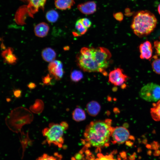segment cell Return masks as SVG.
I'll return each instance as SVG.
<instances>
[{"mask_svg": "<svg viewBox=\"0 0 160 160\" xmlns=\"http://www.w3.org/2000/svg\"><path fill=\"white\" fill-rule=\"evenodd\" d=\"M111 123L110 119L91 122L84 132L85 141L94 147H101L108 145L113 128Z\"/></svg>", "mask_w": 160, "mask_h": 160, "instance_id": "obj_1", "label": "cell"}, {"mask_svg": "<svg viewBox=\"0 0 160 160\" xmlns=\"http://www.w3.org/2000/svg\"><path fill=\"white\" fill-rule=\"evenodd\" d=\"M157 22L153 13L147 10H141L134 15L131 27L134 33L140 37L150 34L156 28Z\"/></svg>", "mask_w": 160, "mask_h": 160, "instance_id": "obj_2", "label": "cell"}, {"mask_svg": "<svg viewBox=\"0 0 160 160\" xmlns=\"http://www.w3.org/2000/svg\"><path fill=\"white\" fill-rule=\"evenodd\" d=\"M77 62L79 67L84 71L100 72L104 75H107L106 72L100 68L95 58L94 48H82L77 57Z\"/></svg>", "mask_w": 160, "mask_h": 160, "instance_id": "obj_3", "label": "cell"}, {"mask_svg": "<svg viewBox=\"0 0 160 160\" xmlns=\"http://www.w3.org/2000/svg\"><path fill=\"white\" fill-rule=\"evenodd\" d=\"M65 131L61 126L58 124L51 123L49 124V127L44 128L42 133L46 138L48 143L61 147L64 143L63 132Z\"/></svg>", "mask_w": 160, "mask_h": 160, "instance_id": "obj_4", "label": "cell"}, {"mask_svg": "<svg viewBox=\"0 0 160 160\" xmlns=\"http://www.w3.org/2000/svg\"><path fill=\"white\" fill-rule=\"evenodd\" d=\"M12 114L13 131L17 132L21 131L23 125L30 124L33 119L32 113L23 107H18L14 110Z\"/></svg>", "mask_w": 160, "mask_h": 160, "instance_id": "obj_5", "label": "cell"}, {"mask_svg": "<svg viewBox=\"0 0 160 160\" xmlns=\"http://www.w3.org/2000/svg\"><path fill=\"white\" fill-rule=\"evenodd\" d=\"M139 95L147 101H157L160 99V85L154 83H148L141 88Z\"/></svg>", "mask_w": 160, "mask_h": 160, "instance_id": "obj_6", "label": "cell"}, {"mask_svg": "<svg viewBox=\"0 0 160 160\" xmlns=\"http://www.w3.org/2000/svg\"><path fill=\"white\" fill-rule=\"evenodd\" d=\"M95 58L100 68L103 70L107 68L109 64V60L111 54L107 49L102 47L94 48Z\"/></svg>", "mask_w": 160, "mask_h": 160, "instance_id": "obj_7", "label": "cell"}, {"mask_svg": "<svg viewBox=\"0 0 160 160\" xmlns=\"http://www.w3.org/2000/svg\"><path fill=\"white\" fill-rule=\"evenodd\" d=\"M111 137L113 142L115 143L122 144L129 139L134 140V137L130 135L129 130L124 127H113Z\"/></svg>", "mask_w": 160, "mask_h": 160, "instance_id": "obj_8", "label": "cell"}, {"mask_svg": "<svg viewBox=\"0 0 160 160\" xmlns=\"http://www.w3.org/2000/svg\"><path fill=\"white\" fill-rule=\"evenodd\" d=\"M48 69L49 74L56 80H59L63 77L64 74L63 64L59 60H55L50 62Z\"/></svg>", "mask_w": 160, "mask_h": 160, "instance_id": "obj_9", "label": "cell"}, {"mask_svg": "<svg viewBox=\"0 0 160 160\" xmlns=\"http://www.w3.org/2000/svg\"><path fill=\"white\" fill-rule=\"evenodd\" d=\"M78 9L82 13L89 15L95 12L97 9V5L93 1H89L78 4Z\"/></svg>", "mask_w": 160, "mask_h": 160, "instance_id": "obj_10", "label": "cell"}, {"mask_svg": "<svg viewBox=\"0 0 160 160\" xmlns=\"http://www.w3.org/2000/svg\"><path fill=\"white\" fill-rule=\"evenodd\" d=\"M140 57L143 59H149L152 55V48L151 42L148 41L141 44L139 47Z\"/></svg>", "mask_w": 160, "mask_h": 160, "instance_id": "obj_11", "label": "cell"}, {"mask_svg": "<svg viewBox=\"0 0 160 160\" xmlns=\"http://www.w3.org/2000/svg\"><path fill=\"white\" fill-rule=\"evenodd\" d=\"M49 30V26L44 22H41L37 24L34 28L35 35L40 38L44 37L47 36Z\"/></svg>", "mask_w": 160, "mask_h": 160, "instance_id": "obj_12", "label": "cell"}, {"mask_svg": "<svg viewBox=\"0 0 160 160\" xmlns=\"http://www.w3.org/2000/svg\"><path fill=\"white\" fill-rule=\"evenodd\" d=\"M101 106L97 102L92 101L89 102L86 106V110L88 114L92 116H96L99 113Z\"/></svg>", "mask_w": 160, "mask_h": 160, "instance_id": "obj_13", "label": "cell"}, {"mask_svg": "<svg viewBox=\"0 0 160 160\" xmlns=\"http://www.w3.org/2000/svg\"><path fill=\"white\" fill-rule=\"evenodd\" d=\"M28 6L32 13L37 12L39 9L44 10L46 0H27Z\"/></svg>", "mask_w": 160, "mask_h": 160, "instance_id": "obj_14", "label": "cell"}, {"mask_svg": "<svg viewBox=\"0 0 160 160\" xmlns=\"http://www.w3.org/2000/svg\"><path fill=\"white\" fill-rule=\"evenodd\" d=\"M41 56L45 61L51 62L55 60L56 54L55 51L50 47L44 49L41 52Z\"/></svg>", "mask_w": 160, "mask_h": 160, "instance_id": "obj_15", "label": "cell"}, {"mask_svg": "<svg viewBox=\"0 0 160 160\" xmlns=\"http://www.w3.org/2000/svg\"><path fill=\"white\" fill-rule=\"evenodd\" d=\"M74 3V0H55V4L57 8L64 10L70 9Z\"/></svg>", "mask_w": 160, "mask_h": 160, "instance_id": "obj_16", "label": "cell"}, {"mask_svg": "<svg viewBox=\"0 0 160 160\" xmlns=\"http://www.w3.org/2000/svg\"><path fill=\"white\" fill-rule=\"evenodd\" d=\"M150 113L153 120L156 121H160V100L153 104Z\"/></svg>", "mask_w": 160, "mask_h": 160, "instance_id": "obj_17", "label": "cell"}, {"mask_svg": "<svg viewBox=\"0 0 160 160\" xmlns=\"http://www.w3.org/2000/svg\"><path fill=\"white\" fill-rule=\"evenodd\" d=\"M122 69L118 68L111 71L109 74V81L114 84L124 74Z\"/></svg>", "mask_w": 160, "mask_h": 160, "instance_id": "obj_18", "label": "cell"}, {"mask_svg": "<svg viewBox=\"0 0 160 160\" xmlns=\"http://www.w3.org/2000/svg\"><path fill=\"white\" fill-rule=\"evenodd\" d=\"M72 119L76 122L84 120L86 118L84 111L79 107H77L73 111L72 113Z\"/></svg>", "mask_w": 160, "mask_h": 160, "instance_id": "obj_19", "label": "cell"}, {"mask_svg": "<svg viewBox=\"0 0 160 160\" xmlns=\"http://www.w3.org/2000/svg\"><path fill=\"white\" fill-rule=\"evenodd\" d=\"M5 61L9 63L13 64L16 62L17 58L15 55L13 54V50L11 48L4 51L2 54Z\"/></svg>", "mask_w": 160, "mask_h": 160, "instance_id": "obj_20", "label": "cell"}, {"mask_svg": "<svg viewBox=\"0 0 160 160\" xmlns=\"http://www.w3.org/2000/svg\"><path fill=\"white\" fill-rule=\"evenodd\" d=\"M44 109V103L42 100L36 99L34 103L30 107V110L33 113L36 114H40Z\"/></svg>", "mask_w": 160, "mask_h": 160, "instance_id": "obj_21", "label": "cell"}, {"mask_svg": "<svg viewBox=\"0 0 160 160\" xmlns=\"http://www.w3.org/2000/svg\"><path fill=\"white\" fill-rule=\"evenodd\" d=\"M75 28L77 32H73L75 36H81L85 34L87 30L82 23L81 19L78 20L75 24Z\"/></svg>", "mask_w": 160, "mask_h": 160, "instance_id": "obj_22", "label": "cell"}, {"mask_svg": "<svg viewBox=\"0 0 160 160\" xmlns=\"http://www.w3.org/2000/svg\"><path fill=\"white\" fill-rule=\"evenodd\" d=\"M46 17L47 20L49 22L55 23L58 20L59 14L56 11L52 9L48 11L46 13Z\"/></svg>", "mask_w": 160, "mask_h": 160, "instance_id": "obj_23", "label": "cell"}, {"mask_svg": "<svg viewBox=\"0 0 160 160\" xmlns=\"http://www.w3.org/2000/svg\"><path fill=\"white\" fill-rule=\"evenodd\" d=\"M83 75L82 72L78 70H73L70 75L71 80L74 82L79 81L83 78Z\"/></svg>", "mask_w": 160, "mask_h": 160, "instance_id": "obj_24", "label": "cell"}, {"mask_svg": "<svg viewBox=\"0 0 160 160\" xmlns=\"http://www.w3.org/2000/svg\"><path fill=\"white\" fill-rule=\"evenodd\" d=\"M153 57L154 60L151 63L152 69L156 73L160 74V58L156 55Z\"/></svg>", "mask_w": 160, "mask_h": 160, "instance_id": "obj_25", "label": "cell"}, {"mask_svg": "<svg viewBox=\"0 0 160 160\" xmlns=\"http://www.w3.org/2000/svg\"><path fill=\"white\" fill-rule=\"evenodd\" d=\"M55 155L54 156L44 153L39 157L36 160H61L60 155L55 153Z\"/></svg>", "mask_w": 160, "mask_h": 160, "instance_id": "obj_26", "label": "cell"}, {"mask_svg": "<svg viewBox=\"0 0 160 160\" xmlns=\"http://www.w3.org/2000/svg\"><path fill=\"white\" fill-rule=\"evenodd\" d=\"M53 78L50 74H47L42 78L43 84L45 85H51L52 83V79Z\"/></svg>", "mask_w": 160, "mask_h": 160, "instance_id": "obj_27", "label": "cell"}, {"mask_svg": "<svg viewBox=\"0 0 160 160\" xmlns=\"http://www.w3.org/2000/svg\"><path fill=\"white\" fill-rule=\"evenodd\" d=\"M82 23L84 26L88 29L91 26L92 22L90 20L87 18H83L81 19Z\"/></svg>", "mask_w": 160, "mask_h": 160, "instance_id": "obj_28", "label": "cell"}, {"mask_svg": "<svg viewBox=\"0 0 160 160\" xmlns=\"http://www.w3.org/2000/svg\"><path fill=\"white\" fill-rule=\"evenodd\" d=\"M154 46L156 49L157 55L160 57V37L159 38V40L154 41Z\"/></svg>", "mask_w": 160, "mask_h": 160, "instance_id": "obj_29", "label": "cell"}, {"mask_svg": "<svg viewBox=\"0 0 160 160\" xmlns=\"http://www.w3.org/2000/svg\"><path fill=\"white\" fill-rule=\"evenodd\" d=\"M113 16L116 19L119 21H121L123 19V15L121 12L115 13L113 15Z\"/></svg>", "mask_w": 160, "mask_h": 160, "instance_id": "obj_30", "label": "cell"}, {"mask_svg": "<svg viewBox=\"0 0 160 160\" xmlns=\"http://www.w3.org/2000/svg\"><path fill=\"white\" fill-rule=\"evenodd\" d=\"M152 149L156 150L158 149L160 147V145L159 143L156 142L154 141L151 144Z\"/></svg>", "mask_w": 160, "mask_h": 160, "instance_id": "obj_31", "label": "cell"}, {"mask_svg": "<svg viewBox=\"0 0 160 160\" xmlns=\"http://www.w3.org/2000/svg\"><path fill=\"white\" fill-rule=\"evenodd\" d=\"M22 91L19 89H15L14 91V94L15 97L17 98H19L21 97Z\"/></svg>", "mask_w": 160, "mask_h": 160, "instance_id": "obj_32", "label": "cell"}, {"mask_svg": "<svg viewBox=\"0 0 160 160\" xmlns=\"http://www.w3.org/2000/svg\"><path fill=\"white\" fill-rule=\"evenodd\" d=\"M60 124L63 128L64 130H67L68 127V125L67 122L65 121H62Z\"/></svg>", "mask_w": 160, "mask_h": 160, "instance_id": "obj_33", "label": "cell"}, {"mask_svg": "<svg viewBox=\"0 0 160 160\" xmlns=\"http://www.w3.org/2000/svg\"><path fill=\"white\" fill-rule=\"evenodd\" d=\"M27 87L30 89H32L36 87V85L34 83L30 82L27 84Z\"/></svg>", "mask_w": 160, "mask_h": 160, "instance_id": "obj_34", "label": "cell"}, {"mask_svg": "<svg viewBox=\"0 0 160 160\" xmlns=\"http://www.w3.org/2000/svg\"><path fill=\"white\" fill-rule=\"evenodd\" d=\"M97 160H114L110 156H103L99 158Z\"/></svg>", "mask_w": 160, "mask_h": 160, "instance_id": "obj_35", "label": "cell"}, {"mask_svg": "<svg viewBox=\"0 0 160 160\" xmlns=\"http://www.w3.org/2000/svg\"><path fill=\"white\" fill-rule=\"evenodd\" d=\"M153 155L155 156H160V151L159 150H156L153 153Z\"/></svg>", "mask_w": 160, "mask_h": 160, "instance_id": "obj_36", "label": "cell"}, {"mask_svg": "<svg viewBox=\"0 0 160 160\" xmlns=\"http://www.w3.org/2000/svg\"><path fill=\"white\" fill-rule=\"evenodd\" d=\"M146 147L147 148H148V149H152L151 146V145H150L147 144L146 145Z\"/></svg>", "mask_w": 160, "mask_h": 160, "instance_id": "obj_37", "label": "cell"}, {"mask_svg": "<svg viewBox=\"0 0 160 160\" xmlns=\"http://www.w3.org/2000/svg\"><path fill=\"white\" fill-rule=\"evenodd\" d=\"M152 153V151L151 150H149L147 152V154L149 156L151 155Z\"/></svg>", "mask_w": 160, "mask_h": 160, "instance_id": "obj_38", "label": "cell"}, {"mask_svg": "<svg viewBox=\"0 0 160 160\" xmlns=\"http://www.w3.org/2000/svg\"><path fill=\"white\" fill-rule=\"evenodd\" d=\"M158 11L159 14L160 15V3L158 7Z\"/></svg>", "mask_w": 160, "mask_h": 160, "instance_id": "obj_39", "label": "cell"}, {"mask_svg": "<svg viewBox=\"0 0 160 160\" xmlns=\"http://www.w3.org/2000/svg\"><path fill=\"white\" fill-rule=\"evenodd\" d=\"M130 159L131 160H134L135 159V156L133 155H132L130 157Z\"/></svg>", "mask_w": 160, "mask_h": 160, "instance_id": "obj_40", "label": "cell"}, {"mask_svg": "<svg viewBox=\"0 0 160 160\" xmlns=\"http://www.w3.org/2000/svg\"><path fill=\"white\" fill-rule=\"evenodd\" d=\"M69 49V47L68 46L65 47V48H64V49L65 50H68Z\"/></svg>", "mask_w": 160, "mask_h": 160, "instance_id": "obj_41", "label": "cell"}, {"mask_svg": "<svg viewBox=\"0 0 160 160\" xmlns=\"http://www.w3.org/2000/svg\"><path fill=\"white\" fill-rule=\"evenodd\" d=\"M141 151V149L140 148H139V149L138 150V152H140Z\"/></svg>", "mask_w": 160, "mask_h": 160, "instance_id": "obj_42", "label": "cell"}]
</instances>
